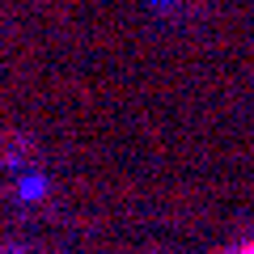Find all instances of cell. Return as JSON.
Instances as JSON below:
<instances>
[{"label": "cell", "instance_id": "cell-1", "mask_svg": "<svg viewBox=\"0 0 254 254\" xmlns=\"http://www.w3.org/2000/svg\"><path fill=\"white\" fill-rule=\"evenodd\" d=\"M246 254H254V246H246Z\"/></svg>", "mask_w": 254, "mask_h": 254}]
</instances>
